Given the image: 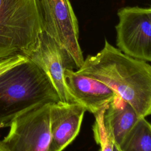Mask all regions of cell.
<instances>
[{"label":"cell","mask_w":151,"mask_h":151,"mask_svg":"<svg viewBox=\"0 0 151 151\" xmlns=\"http://www.w3.org/2000/svg\"><path fill=\"white\" fill-rule=\"evenodd\" d=\"M76 72L106 84L140 117L150 114L151 66L146 61L124 54L105 39L103 48L87 55Z\"/></svg>","instance_id":"cell-1"},{"label":"cell","mask_w":151,"mask_h":151,"mask_svg":"<svg viewBox=\"0 0 151 151\" xmlns=\"http://www.w3.org/2000/svg\"><path fill=\"white\" fill-rule=\"evenodd\" d=\"M58 101L49 77L28 58L0 74V127L32 107Z\"/></svg>","instance_id":"cell-2"},{"label":"cell","mask_w":151,"mask_h":151,"mask_svg":"<svg viewBox=\"0 0 151 151\" xmlns=\"http://www.w3.org/2000/svg\"><path fill=\"white\" fill-rule=\"evenodd\" d=\"M42 31L38 0H0V58L27 57Z\"/></svg>","instance_id":"cell-3"},{"label":"cell","mask_w":151,"mask_h":151,"mask_svg":"<svg viewBox=\"0 0 151 151\" xmlns=\"http://www.w3.org/2000/svg\"><path fill=\"white\" fill-rule=\"evenodd\" d=\"M51 104L37 105L12 120L1 140L9 151H50Z\"/></svg>","instance_id":"cell-4"},{"label":"cell","mask_w":151,"mask_h":151,"mask_svg":"<svg viewBox=\"0 0 151 151\" xmlns=\"http://www.w3.org/2000/svg\"><path fill=\"white\" fill-rule=\"evenodd\" d=\"M43 31L69 54L78 68L84 57L79 44L78 21L69 0H38Z\"/></svg>","instance_id":"cell-5"},{"label":"cell","mask_w":151,"mask_h":151,"mask_svg":"<svg viewBox=\"0 0 151 151\" xmlns=\"http://www.w3.org/2000/svg\"><path fill=\"white\" fill-rule=\"evenodd\" d=\"M115 27L116 45L123 53L136 59L151 61V8L125 6L118 12Z\"/></svg>","instance_id":"cell-6"},{"label":"cell","mask_w":151,"mask_h":151,"mask_svg":"<svg viewBox=\"0 0 151 151\" xmlns=\"http://www.w3.org/2000/svg\"><path fill=\"white\" fill-rule=\"evenodd\" d=\"M27 57L49 77L61 102H75L67 90L64 72L66 69L73 70L76 65L68 52L52 37L42 31L35 46Z\"/></svg>","instance_id":"cell-7"},{"label":"cell","mask_w":151,"mask_h":151,"mask_svg":"<svg viewBox=\"0 0 151 151\" xmlns=\"http://www.w3.org/2000/svg\"><path fill=\"white\" fill-rule=\"evenodd\" d=\"M64 80L67 90L73 100L94 115L106 108L117 95L102 82L66 69Z\"/></svg>","instance_id":"cell-8"},{"label":"cell","mask_w":151,"mask_h":151,"mask_svg":"<svg viewBox=\"0 0 151 151\" xmlns=\"http://www.w3.org/2000/svg\"><path fill=\"white\" fill-rule=\"evenodd\" d=\"M86 109L80 104L51 103L50 111V151H63L78 135Z\"/></svg>","instance_id":"cell-9"},{"label":"cell","mask_w":151,"mask_h":151,"mask_svg":"<svg viewBox=\"0 0 151 151\" xmlns=\"http://www.w3.org/2000/svg\"><path fill=\"white\" fill-rule=\"evenodd\" d=\"M140 117L130 104L118 95L109 104L103 113V121L117 147Z\"/></svg>","instance_id":"cell-10"},{"label":"cell","mask_w":151,"mask_h":151,"mask_svg":"<svg viewBox=\"0 0 151 151\" xmlns=\"http://www.w3.org/2000/svg\"><path fill=\"white\" fill-rule=\"evenodd\" d=\"M120 151H151V126L140 117L124 139Z\"/></svg>","instance_id":"cell-11"},{"label":"cell","mask_w":151,"mask_h":151,"mask_svg":"<svg viewBox=\"0 0 151 151\" xmlns=\"http://www.w3.org/2000/svg\"><path fill=\"white\" fill-rule=\"evenodd\" d=\"M106 109L94 114L95 122L93 126V131L94 140L100 146V151H113L114 143L103 121V113Z\"/></svg>","instance_id":"cell-12"},{"label":"cell","mask_w":151,"mask_h":151,"mask_svg":"<svg viewBox=\"0 0 151 151\" xmlns=\"http://www.w3.org/2000/svg\"><path fill=\"white\" fill-rule=\"evenodd\" d=\"M28 58L22 54H15L0 58V74L5 71L26 61Z\"/></svg>","instance_id":"cell-13"},{"label":"cell","mask_w":151,"mask_h":151,"mask_svg":"<svg viewBox=\"0 0 151 151\" xmlns=\"http://www.w3.org/2000/svg\"><path fill=\"white\" fill-rule=\"evenodd\" d=\"M0 151H9L1 140H0Z\"/></svg>","instance_id":"cell-14"},{"label":"cell","mask_w":151,"mask_h":151,"mask_svg":"<svg viewBox=\"0 0 151 151\" xmlns=\"http://www.w3.org/2000/svg\"><path fill=\"white\" fill-rule=\"evenodd\" d=\"M113 151H120L119 149L114 145V149H113Z\"/></svg>","instance_id":"cell-15"}]
</instances>
